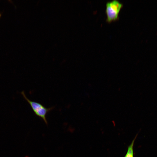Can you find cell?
I'll use <instances>...</instances> for the list:
<instances>
[{"instance_id": "3", "label": "cell", "mask_w": 157, "mask_h": 157, "mask_svg": "<svg viewBox=\"0 0 157 157\" xmlns=\"http://www.w3.org/2000/svg\"><path fill=\"white\" fill-rule=\"evenodd\" d=\"M137 135L132 140L131 143L128 146L127 152L124 157H134L133 146L135 140L137 137Z\"/></svg>"}, {"instance_id": "4", "label": "cell", "mask_w": 157, "mask_h": 157, "mask_svg": "<svg viewBox=\"0 0 157 157\" xmlns=\"http://www.w3.org/2000/svg\"><path fill=\"white\" fill-rule=\"evenodd\" d=\"M1 16V13H0V17Z\"/></svg>"}, {"instance_id": "1", "label": "cell", "mask_w": 157, "mask_h": 157, "mask_svg": "<svg viewBox=\"0 0 157 157\" xmlns=\"http://www.w3.org/2000/svg\"><path fill=\"white\" fill-rule=\"evenodd\" d=\"M21 94L30 105L35 114L42 118L47 125L48 122L46 117V115L49 112L54 109V107L47 108L40 103L30 100L26 97L24 91H22Z\"/></svg>"}, {"instance_id": "2", "label": "cell", "mask_w": 157, "mask_h": 157, "mask_svg": "<svg viewBox=\"0 0 157 157\" xmlns=\"http://www.w3.org/2000/svg\"><path fill=\"white\" fill-rule=\"evenodd\" d=\"M123 6L122 3L117 0H113L107 2L106 4V21L110 22L118 20L119 12Z\"/></svg>"}]
</instances>
